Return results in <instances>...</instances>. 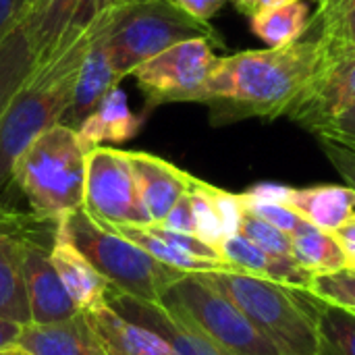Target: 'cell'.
Masks as SVG:
<instances>
[{"label": "cell", "instance_id": "obj_1", "mask_svg": "<svg viewBox=\"0 0 355 355\" xmlns=\"http://www.w3.org/2000/svg\"><path fill=\"white\" fill-rule=\"evenodd\" d=\"M318 69L316 40L220 56L204 102L212 123L283 116Z\"/></svg>", "mask_w": 355, "mask_h": 355}, {"label": "cell", "instance_id": "obj_2", "mask_svg": "<svg viewBox=\"0 0 355 355\" xmlns=\"http://www.w3.org/2000/svg\"><path fill=\"white\" fill-rule=\"evenodd\" d=\"M92 35V21L56 54L35 64L0 119V193L12 183L19 154L46 129L58 125L73 100L77 75Z\"/></svg>", "mask_w": 355, "mask_h": 355}, {"label": "cell", "instance_id": "obj_3", "mask_svg": "<svg viewBox=\"0 0 355 355\" xmlns=\"http://www.w3.org/2000/svg\"><path fill=\"white\" fill-rule=\"evenodd\" d=\"M96 29L121 79L139 64L185 40L214 42V29L175 0H121L96 12Z\"/></svg>", "mask_w": 355, "mask_h": 355}, {"label": "cell", "instance_id": "obj_4", "mask_svg": "<svg viewBox=\"0 0 355 355\" xmlns=\"http://www.w3.org/2000/svg\"><path fill=\"white\" fill-rule=\"evenodd\" d=\"M89 148L62 123L40 133L15 160L12 183L27 198L37 220L54 225L83 208Z\"/></svg>", "mask_w": 355, "mask_h": 355}, {"label": "cell", "instance_id": "obj_5", "mask_svg": "<svg viewBox=\"0 0 355 355\" xmlns=\"http://www.w3.org/2000/svg\"><path fill=\"white\" fill-rule=\"evenodd\" d=\"M283 355H322L312 293L235 268L208 272Z\"/></svg>", "mask_w": 355, "mask_h": 355}, {"label": "cell", "instance_id": "obj_6", "mask_svg": "<svg viewBox=\"0 0 355 355\" xmlns=\"http://www.w3.org/2000/svg\"><path fill=\"white\" fill-rule=\"evenodd\" d=\"M56 235L79 250L108 281L110 289L137 300L162 302L171 285L187 275L154 260L119 231L94 218L85 208L64 214L56 223Z\"/></svg>", "mask_w": 355, "mask_h": 355}, {"label": "cell", "instance_id": "obj_7", "mask_svg": "<svg viewBox=\"0 0 355 355\" xmlns=\"http://www.w3.org/2000/svg\"><path fill=\"white\" fill-rule=\"evenodd\" d=\"M162 304L189 318L227 355H283L208 272L183 275L164 293Z\"/></svg>", "mask_w": 355, "mask_h": 355}, {"label": "cell", "instance_id": "obj_8", "mask_svg": "<svg viewBox=\"0 0 355 355\" xmlns=\"http://www.w3.org/2000/svg\"><path fill=\"white\" fill-rule=\"evenodd\" d=\"M212 42L185 40L139 64L131 75L148 100V108L171 102H204L206 83L218 64Z\"/></svg>", "mask_w": 355, "mask_h": 355}, {"label": "cell", "instance_id": "obj_9", "mask_svg": "<svg viewBox=\"0 0 355 355\" xmlns=\"http://www.w3.org/2000/svg\"><path fill=\"white\" fill-rule=\"evenodd\" d=\"M83 208L104 225H152L127 150L89 148Z\"/></svg>", "mask_w": 355, "mask_h": 355}, {"label": "cell", "instance_id": "obj_10", "mask_svg": "<svg viewBox=\"0 0 355 355\" xmlns=\"http://www.w3.org/2000/svg\"><path fill=\"white\" fill-rule=\"evenodd\" d=\"M352 104H355V56L318 62L316 73L293 100L285 116L316 133Z\"/></svg>", "mask_w": 355, "mask_h": 355}, {"label": "cell", "instance_id": "obj_11", "mask_svg": "<svg viewBox=\"0 0 355 355\" xmlns=\"http://www.w3.org/2000/svg\"><path fill=\"white\" fill-rule=\"evenodd\" d=\"M106 304L123 318L156 333L175 355H227L220 352L189 318L162 302L137 300L108 289Z\"/></svg>", "mask_w": 355, "mask_h": 355}, {"label": "cell", "instance_id": "obj_12", "mask_svg": "<svg viewBox=\"0 0 355 355\" xmlns=\"http://www.w3.org/2000/svg\"><path fill=\"white\" fill-rule=\"evenodd\" d=\"M21 262L33 324L62 322L79 314L56 268L52 266L50 250L35 241L21 239Z\"/></svg>", "mask_w": 355, "mask_h": 355}, {"label": "cell", "instance_id": "obj_13", "mask_svg": "<svg viewBox=\"0 0 355 355\" xmlns=\"http://www.w3.org/2000/svg\"><path fill=\"white\" fill-rule=\"evenodd\" d=\"M96 15L94 0H42L27 8L25 23L35 50V64L67 46Z\"/></svg>", "mask_w": 355, "mask_h": 355}, {"label": "cell", "instance_id": "obj_14", "mask_svg": "<svg viewBox=\"0 0 355 355\" xmlns=\"http://www.w3.org/2000/svg\"><path fill=\"white\" fill-rule=\"evenodd\" d=\"M96 17V15H94ZM123 79L116 75V71L110 64L108 52L98 35L96 29V19H92V35H89V46L85 52V58L81 62L73 100L62 116V125L71 129H79L83 121L100 106V102L114 89L119 87Z\"/></svg>", "mask_w": 355, "mask_h": 355}, {"label": "cell", "instance_id": "obj_15", "mask_svg": "<svg viewBox=\"0 0 355 355\" xmlns=\"http://www.w3.org/2000/svg\"><path fill=\"white\" fill-rule=\"evenodd\" d=\"M129 160L146 212L152 225H158L166 218L179 198L189 191L193 175L148 152H129Z\"/></svg>", "mask_w": 355, "mask_h": 355}, {"label": "cell", "instance_id": "obj_16", "mask_svg": "<svg viewBox=\"0 0 355 355\" xmlns=\"http://www.w3.org/2000/svg\"><path fill=\"white\" fill-rule=\"evenodd\" d=\"M17 347L29 355H108L83 314L62 322L25 324Z\"/></svg>", "mask_w": 355, "mask_h": 355}, {"label": "cell", "instance_id": "obj_17", "mask_svg": "<svg viewBox=\"0 0 355 355\" xmlns=\"http://www.w3.org/2000/svg\"><path fill=\"white\" fill-rule=\"evenodd\" d=\"M83 318L108 355H175L156 333L123 318L106 302L83 312Z\"/></svg>", "mask_w": 355, "mask_h": 355}, {"label": "cell", "instance_id": "obj_18", "mask_svg": "<svg viewBox=\"0 0 355 355\" xmlns=\"http://www.w3.org/2000/svg\"><path fill=\"white\" fill-rule=\"evenodd\" d=\"M50 260L79 314L89 312L106 302V293L110 289L108 281L92 266V262L79 250H75L67 239L56 233L54 243L50 248Z\"/></svg>", "mask_w": 355, "mask_h": 355}, {"label": "cell", "instance_id": "obj_19", "mask_svg": "<svg viewBox=\"0 0 355 355\" xmlns=\"http://www.w3.org/2000/svg\"><path fill=\"white\" fill-rule=\"evenodd\" d=\"M289 206L310 225L333 233L355 214V189L349 185L293 189Z\"/></svg>", "mask_w": 355, "mask_h": 355}, {"label": "cell", "instance_id": "obj_20", "mask_svg": "<svg viewBox=\"0 0 355 355\" xmlns=\"http://www.w3.org/2000/svg\"><path fill=\"white\" fill-rule=\"evenodd\" d=\"M141 127V116L133 114L127 102V96L121 87H114L100 106L83 121L77 129L81 141L87 148L104 146V141L123 144L137 135Z\"/></svg>", "mask_w": 355, "mask_h": 355}, {"label": "cell", "instance_id": "obj_21", "mask_svg": "<svg viewBox=\"0 0 355 355\" xmlns=\"http://www.w3.org/2000/svg\"><path fill=\"white\" fill-rule=\"evenodd\" d=\"M35 50L23 19L0 40V119L35 69Z\"/></svg>", "mask_w": 355, "mask_h": 355}, {"label": "cell", "instance_id": "obj_22", "mask_svg": "<svg viewBox=\"0 0 355 355\" xmlns=\"http://www.w3.org/2000/svg\"><path fill=\"white\" fill-rule=\"evenodd\" d=\"M0 318L17 324H31V312L27 302L23 262H21V237H15L0 229Z\"/></svg>", "mask_w": 355, "mask_h": 355}, {"label": "cell", "instance_id": "obj_23", "mask_svg": "<svg viewBox=\"0 0 355 355\" xmlns=\"http://www.w3.org/2000/svg\"><path fill=\"white\" fill-rule=\"evenodd\" d=\"M291 258L312 275L347 268V256L333 233L304 220L291 235Z\"/></svg>", "mask_w": 355, "mask_h": 355}, {"label": "cell", "instance_id": "obj_24", "mask_svg": "<svg viewBox=\"0 0 355 355\" xmlns=\"http://www.w3.org/2000/svg\"><path fill=\"white\" fill-rule=\"evenodd\" d=\"M310 27V4L306 0L266 8L252 17L254 33L270 48L300 42Z\"/></svg>", "mask_w": 355, "mask_h": 355}, {"label": "cell", "instance_id": "obj_25", "mask_svg": "<svg viewBox=\"0 0 355 355\" xmlns=\"http://www.w3.org/2000/svg\"><path fill=\"white\" fill-rule=\"evenodd\" d=\"M108 227H112L123 237H127L129 241L139 245L154 260H158V262H162V264H166L171 268H177L181 272H218V270L231 268L227 264H216V262L193 258V256H189V254L168 245L166 241L158 239L146 227H137V225H108Z\"/></svg>", "mask_w": 355, "mask_h": 355}, {"label": "cell", "instance_id": "obj_26", "mask_svg": "<svg viewBox=\"0 0 355 355\" xmlns=\"http://www.w3.org/2000/svg\"><path fill=\"white\" fill-rule=\"evenodd\" d=\"M318 23V62H335L355 56V0L345 2Z\"/></svg>", "mask_w": 355, "mask_h": 355}, {"label": "cell", "instance_id": "obj_27", "mask_svg": "<svg viewBox=\"0 0 355 355\" xmlns=\"http://www.w3.org/2000/svg\"><path fill=\"white\" fill-rule=\"evenodd\" d=\"M322 355H355V312L312 295Z\"/></svg>", "mask_w": 355, "mask_h": 355}, {"label": "cell", "instance_id": "obj_28", "mask_svg": "<svg viewBox=\"0 0 355 355\" xmlns=\"http://www.w3.org/2000/svg\"><path fill=\"white\" fill-rule=\"evenodd\" d=\"M308 291L329 304L347 308L355 312V270L341 268L335 272H320L312 275Z\"/></svg>", "mask_w": 355, "mask_h": 355}, {"label": "cell", "instance_id": "obj_29", "mask_svg": "<svg viewBox=\"0 0 355 355\" xmlns=\"http://www.w3.org/2000/svg\"><path fill=\"white\" fill-rule=\"evenodd\" d=\"M189 198H191V208H193V218H196V235L204 239L206 243L218 248L225 239V231L216 214V208L212 204V198L208 193V183L193 177L191 187H189Z\"/></svg>", "mask_w": 355, "mask_h": 355}, {"label": "cell", "instance_id": "obj_30", "mask_svg": "<svg viewBox=\"0 0 355 355\" xmlns=\"http://www.w3.org/2000/svg\"><path fill=\"white\" fill-rule=\"evenodd\" d=\"M239 233L275 258H291V235L279 231L277 227L264 223L262 218L250 214L248 210L243 214Z\"/></svg>", "mask_w": 355, "mask_h": 355}, {"label": "cell", "instance_id": "obj_31", "mask_svg": "<svg viewBox=\"0 0 355 355\" xmlns=\"http://www.w3.org/2000/svg\"><path fill=\"white\" fill-rule=\"evenodd\" d=\"M208 193H210L212 204L216 208V214L220 218V225H223V231H225V239L231 237V235H237L239 229H241L243 214H245V206H243L241 193L237 196V193L218 189V187H214L210 183H208Z\"/></svg>", "mask_w": 355, "mask_h": 355}, {"label": "cell", "instance_id": "obj_32", "mask_svg": "<svg viewBox=\"0 0 355 355\" xmlns=\"http://www.w3.org/2000/svg\"><path fill=\"white\" fill-rule=\"evenodd\" d=\"M243 200V206L250 214L262 218L264 223L277 227L279 231L287 233V235H293L297 231V227L306 220L302 218L291 206H285V204H266V202H250L241 196Z\"/></svg>", "mask_w": 355, "mask_h": 355}, {"label": "cell", "instance_id": "obj_33", "mask_svg": "<svg viewBox=\"0 0 355 355\" xmlns=\"http://www.w3.org/2000/svg\"><path fill=\"white\" fill-rule=\"evenodd\" d=\"M314 135L324 139V141H333L337 146H343L345 150L355 154V104L345 108L341 114H337L327 125H322Z\"/></svg>", "mask_w": 355, "mask_h": 355}, {"label": "cell", "instance_id": "obj_34", "mask_svg": "<svg viewBox=\"0 0 355 355\" xmlns=\"http://www.w3.org/2000/svg\"><path fill=\"white\" fill-rule=\"evenodd\" d=\"M158 225H162L166 229H173V231L193 233L196 235V218H193V208H191L189 191L183 198H179V202L171 208L166 218L162 223H158Z\"/></svg>", "mask_w": 355, "mask_h": 355}, {"label": "cell", "instance_id": "obj_35", "mask_svg": "<svg viewBox=\"0 0 355 355\" xmlns=\"http://www.w3.org/2000/svg\"><path fill=\"white\" fill-rule=\"evenodd\" d=\"M322 141V150H324V154L329 156V160L333 162V166L337 168V173L347 181V185L349 187H354L355 189V154L354 152H349V150H345L343 146H337V144H333V141H324V139H320Z\"/></svg>", "mask_w": 355, "mask_h": 355}, {"label": "cell", "instance_id": "obj_36", "mask_svg": "<svg viewBox=\"0 0 355 355\" xmlns=\"http://www.w3.org/2000/svg\"><path fill=\"white\" fill-rule=\"evenodd\" d=\"M293 187L281 185V183H258L250 187L245 193H241L250 202H266V204H285L289 206Z\"/></svg>", "mask_w": 355, "mask_h": 355}, {"label": "cell", "instance_id": "obj_37", "mask_svg": "<svg viewBox=\"0 0 355 355\" xmlns=\"http://www.w3.org/2000/svg\"><path fill=\"white\" fill-rule=\"evenodd\" d=\"M27 0H0V40L23 19Z\"/></svg>", "mask_w": 355, "mask_h": 355}, {"label": "cell", "instance_id": "obj_38", "mask_svg": "<svg viewBox=\"0 0 355 355\" xmlns=\"http://www.w3.org/2000/svg\"><path fill=\"white\" fill-rule=\"evenodd\" d=\"M175 2L200 21H210L227 4V0H175Z\"/></svg>", "mask_w": 355, "mask_h": 355}, {"label": "cell", "instance_id": "obj_39", "mask_svg": "<svg viewBox=\"0 0 355 355\" xmlns=\"http://www.w3.org/2000/svg\"><path fill=\"white\" fill-rule=\"evenodd\" d=\"M333 235H335V239L339 241L341 250L347 256V262H349L347 268L355 270V214L349 216L337 231H333Z\"/></svg>", "mask_w": 355, "mask_h": 355}, {"label": "cell", "instance_id": "obj_40", "mask_svg": "<svg viewBox=\"0 0 355 355\" xmlns=\"http://www.w3.org/2000/svg\"><path fill=\"white\" fill-rule=\"evenodd\" d=\"M233 2H235V6H237L243 15H248V17L252 19L254 15H258V12L266 10V8L283 6V4L297 2V0H233Z\"/></svg>", "mask_w": 355, "mask_h": 355}, {"label": "cell", "instance_id": "obj_41", "mask_svg": "<svg viewBox=\"0 0 355 355\" xmlns=\"http://www.w3.org/2000/svg\"><path fill=\"white\" fill-rule=\"evenodd\" d=\"M21 331H23V324H17L12 320L0 318V352L17 347Z\"/></svg>", "mask_w": 355, "mask_h": 355}, {"label": "cell", "instance_id": "obj_42", "mask_svg": "<svg viewBox=\"0 0 355 355\" xmlns=\"http://www.w3.org/2000/svg\"><path fill=\"white\" fill-rule=\"evenodd\" d=\"M349 0H318V12H316V21H322L324 17H329L333 10H337L339 6H343Z\"/></svg>", "mask_w": 355, "mask_h": 355}, {"label": "cell", "instance_id": "obj_43", "mask_svg": "<svg viewBox=\"0 0 355 355\" xmlns=\"http://www.w3.org/2000/svg\"><path fill=\"white\" fill-rule=\"evenodd\" d=\"M94 2H96V12H100L102 8H108V6H112V4H116L121 0H94Z\"/></svg>", "mask_w": 355, "mask_h": 355}, {"label": "cell", "instance_id": "obj_44", "mask_svg": "<svg viewBox=\"0 0 355 355\" xmlns=\"http://www.w3.org/2000/svg\"><path fill=\"white\" fill-rule=\"evenodd\" d=\"M0 355H29V354H25V352H23V349H19V347H10V349L0 352Z\"/></svg>", "mask_w": 355, "mask_h": 355}, {"label": "cell", "instance_id": "obj_45", "mask_svg": "<svg viewBox=\"0 0 355 355\" xmlns=\"http://www.w3.org/2000/svg\"><path fill=\"white\" fill-rule=\"evenodd\" d=\"M37 2H42V0H27V8H31V6H35Z\"/></svg>", "mask_w": 355, "mask_h": 355}]
</instances>
